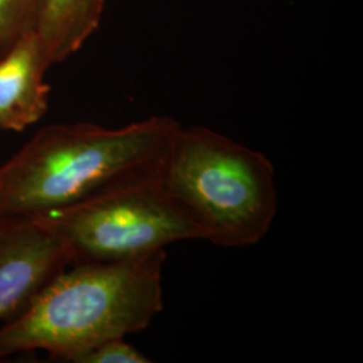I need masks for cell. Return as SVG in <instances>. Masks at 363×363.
<instances>
[{
    "label": "cell",
    "mask_w": 363,
    "mask_h": 363,
    "mask_svg": "<svg viewBox=\"0 0 363 363\" xmlns=\"http://www.w3.org/2000/svg\"><path fill=\"white\" fill-rule=\"evenodd\" d=\"M181 127L151 116L120 128L72 123L39 130L0 166V220H37L159 171Z\"/></svg>",
    "instance_id": "obj_1"
},
{
    "label": "cell",
    "mask_w": 363,
    "mask_h": 363,
    "mask_svg": "<svg viewBox=\"0 0 363 363\" xmlns=\"http://www.w3.org/2000/svg\"><path fill=\"white\" fill-rule=\"evenodd\" d=\"M160 179L193 220L201 240L217 247L259 244L277 214L272 162L208 127H181Z\"/></svg>",
    "instance_id": "obj_3"
},
{
    "label": "cell",
    "mask_w": 363,
    "mask_h": 363,
    "mask_svg": "<svg viewBox=\"0 0 363 363\" xmlns=\"http://www.w3.org/2000/svg\"><path fill=\"white\" fill-rule=\"evenodd\" d=\"M37 220L62 240L70 265L139 259L174 242L201 240L193 220L163 186L160 169Z\"/></svg>",
    "instance_id": "obj_4"
},
{
    "label": "cell",
    "mask_w": 363,
    "mask_h": 363,
    "mask_svg": "<svg viewBox=\"0 0 363 363\" xmlns=\"http://www.w3.org/2000/svg\"><path fill=\"white\" fill-rule=\"evenodd\" d=\"M37 0H0V54L33 31Z\"/></svg>",
    "instance_id": "obj_8"
},
{
    "label": "cell",
    "mask_w": 363,
    "mask_h": 363,
    "mask_svg": "<svg viewBox=\"0 0 363 363\" xmlns=\"http://www.w3.org/2000/svg\"><path fill=\"white\" fill-rule=\"evenodd\" d=\"M69 265L65 244L43 222L0 220V322L21 315Z\"/></svg>",
    "instance_id": "obj_5"
},
{
    "label": "cell",
    "mask_w": 363,
    "mask_h": 363,
    "mask_svg": "<svg viewBox=\"0 0 363 363\" xmlns=\"http://www.w3.org/2000/svg\"><path fill=\"white\" fill-rule=\"evenodd\" d=\"M50 67L34 31L0 54V132H22L46 115Z\"/></svg>",
    "instance_id": "obj_6"
},
{
    "label": "cell",
    "mask_w": 363,
    "mask_h": 363,
    "mask_svg": "<svg viewBox=\"0 0 363 363\" xmlns=\"http://www.w3.org/2000/svg\"><path fill=\"white\" fill-rule=\"evenodd\" d=\"M151 359L124 337H115L84 351L72 363H148Z\"/></svg>",
    "instance_id": "obj_9"
},
{
    "label": "cell",
    "mask_w": 363,
    "mask_h": 363,
    "mask_svg": "<svg viewBox=\"0 0 363 363\" xmlns=\"http://www.w3.org/2000/svg\"><path fill=\"white\" fill-rule=\"evenodd\" d=\"M106 0H37L33 31L50 66L72 57L101 23Z\"/></svg>",
    "instance_id": "obj_7"
},
{
    "label": "cell",
    "mask_w": 363,
    "mask_h": 363,
    "mask_svg": "<svg viewBox=\"0 0 363 363\" xmlns=\"http://www.w3.org/2000/svg\"><path fill=\"white\" fill-rule=\"evenodd\" d=\"M166 249L118 262L72 264L25 311L0 325V361L45 351L73 362L84 351L143 331L163 310Z\"/></svg>",
    "instance_id": "obj_2"
}]
</instances>
